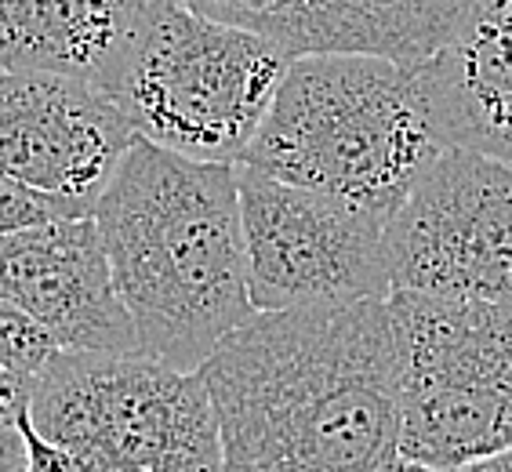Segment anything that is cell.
Here are the masks:
<instances>
[{"label": "cell", "instance_id": "8", "mask_svg": "<svg viewBox=\"0 0 512 472\" xmlns=\"http://www.w3.org/2000/svg\"><path fill=\"white\" fill-rule=\"evenodd\" d=\"M389 287L512 305V164L451 146L385 226Z\"/></svg>", "mask_w": 512, "mask_h": 472}, {"label": "cell", "instance_id": "15", "mask_svg": "<svg viewBox=\"0 0 512 472\" xmlns=\"http://www.w3.org/2000/svg\"><path fill=\"white\" fill-rule=\"evenodd\" d=\"M66 215H91V211H84L80 204H69L62 197H51V193H40L33 186H22V182H15L8 175H0V233L40 226V222L66 218Z\"/></svg>", "mask_w": 512, "mask_h": 472}, {"label": "cell", "instance_id": "12", "mask_svg": "<svg viewBox=\"0 0 512 472\" xmlns=\"http://www.w3.org/2000/svg\"><path fill=\"white\" fill-rule=\"evenodd\" d=\"M418 77L447 146L512 164V4L476 0Z\"/></svg>", "mask_w": 512, "mask_h": 472}, {"label": "cell", "instance_id": "18", "mask_svg": "<svg viewBox=\"0 0 512 472\" xmlns=\"http://www.w3.org/2000/svg\"><path fill=\"white\" fill-rule=\"evenodd\" d=\"M451 472H512V447H505V451H498V454H487L480 462H469Z\"/></svg>", "mask_w": 512, "mask_h": 472}, {"label": "cell", "instance_id": "5", "mask_svg": "<svg viewBox=\"0 0 512 472\" xmlns=\"http://www.w3.org/2000/svg\"><path fill=\"white\" fill-rule=\"evenodd\" d=\"M291 55L273 40L153 0L146 30L109 99L138 138L211 164H240Z\"/></svg>", "mask_w": 512, "mask_h": 472}, {"label": "cell", "instance_id": "9", "mask_svg": "<svg viewBox=\"0 0 512 472\" xmlns=\"http://www.w3.org/2000/svg\"><path fill=\"white\" fill-rule=\"evenodd\" d=\"M135 138L117 102L88 80L0 69V175L95 211Z\"/></svg>", "mask_w": 512, "mask_h": 472}, {"label": "cell", "instance_id": "3", "mask_svg": "<svg viewBox=\"0 0 512 472\" xmlns=\"http://www.w3.org/2000/svg\"><path fill=\"white\" fill-rule=\"evenodd\" d=\"M447 149L418 66L378 55H298L240 164L393 218Z\"/></svg>", "mask_w": 512, "mask_h": 472}, {"label": "cell", "instance_id": "14", "mask_svg": "<svg viewBox=\"0 0 512 472\" xmlns=\"http://www.w3.org/2000/svg\"><path fill=\"white\" fill-rule=\"evenodd\" d=\"M59 345L55 338L37 327L26 313H19L11 302L0 298V364L15 367V371H40L44 360L55 353Z\"/></svg>", "mask_w": 512, "mask_h": 472}, {"label": "cell", "instance_id": "6", "mask_svg": "<svg viewBox=\"0 0 512 472\" xmlns=\"http://www.w3.org/2000/svg\"><path fill=\"white\" fill-rule=\"evenodd\" d=\"M400 458L433 472L512 447V305L389 291Z\"/></svg>", "mask_w": 512, "mask_h": 472}, {"label": "cell", "instance_id": "13", "mask_svg": "<svg viewBox=\"0 0 512 472\" xmlns=\"http://www.w3.org/2000/svg\"><path fill=\"white\" fill-rule=\"evenodd\" d=\"M153 0H0V69L59 73L113 95Z\"/></svg>", "mask_w": 512, "mask_h": 472}, {"label": "cell", "instance_id": "2", "mask_svg": "<svg viewBox=\"0 0 512 472\" xmlns=\"http://www.w3.org/2000/svg\"><path fill=\"white\" fill-rule=\"evenodd\" d=\"M91 215L142 353L200 371L258 313L247 291L237 164L135 138Z\"/></svg>", "mask_w": 512, "mask_h": 472}, {"label": "cell", "instance_id": "10", "mask_svg": "<svg viewBox=\"0 0 512 472\" xmlns=\"http://www.w3.org/2000/svg\"><path fill=\"white\" fill-rule=\"evenodd\" d=\"M0 298L44 327L59 349H138L95 215L0 233Z\"/></svg>", "mask_w": 512, "mask_h": 472}, {"label": "cell", "instance_id": "11", "mask_svg": "<svg viewBox=\"0 0 512 472\" xmlns=\"http://www.w3.org/2000/svg\"><path fill=\"white\" fill-rule=\"evenodd\" d=\"M200 15L298 55H378L418 66L444 48L476 0H186Z\"/></svg>", "mask_w": 512, "mask_h": 472}, {"label": "cell", "instance_id": "4", "mask_svg": "<svg viewBox=\"0 0 512 472\" xmlns=\"http://www.w3.org/2000/svg\"><path fill=\"white\" fill-rule=\"evenodd\" d=\"M19 433L26 472H222L204 374L142 349H55Z\"/></svg>", "mask_w": 512, "mask_h": 472}, {"label": "cell", "instance_id": "20", "mask_svg": "<svg viewBox=\"0 0 512 472\" xmlns=\"http://www.w3.org/2000/svg\"><path fill=\"white\" fill-rule=\"evenodd\" d=\"M491 4H512V0H491Z\"/></svg>", "mask_w": 512, "mask_h": 472}, {"label": "cell", "instance_id": "19", "mask_svg": "<svg viewBox=\"0 0 512 472\" xmlns=\"http://www.w3.org/2000/svg\"><path fill=\"white\" fill-rule=\"evenodd\" d=\"M375 472H433V469H425V465H414V462H407V458H396V462L382 465V469H375Z\"/></svg>", "mask_w": 512, "mask_h": 472}, {"label": "cell", "instance_id": "16", "mask_svg": "<svg viewBox=\"0 0 512 472\" xmlns=\"http://www.w3.org/2000/svg\"><path fill=\"white\" fill-rule=\"evenodd\" d=\"M30 407V374L0 364V429H19Z\"/></svg>", "mask_w": 512, "mask_h": 472}, {"label": "cell", "instance_id": "1", "mask_svg": "<svg viewBox=\"0 0 512 472\" xmlns=\"http://www.w3.org/2000/svg\"><path fill=\"white\" fill-rule=\"evenodd\" d=\"M200 374L222 472H375L400 458L389 295L255 313Z\"/></svg>", "mask_w": 512, "mask_h": 472}, {"label": "cell", "instance_id": "17", "mask_svg": "<svg viewBox=\"0 0 512 472\" xmlns=\"http://www.w3.org/2000/svg\"><path fill=\"white\" fill-rule=\"evenodd\" d=\"M0 472H26V440L19 429H0Z\"/></svg>", "mask_w": 512, "mask_h": 472}, {"label": "cell", "instance_id": "7", "mask_svg": "<svg viewBox=\"0 0 512 472\" xmlns=\"http://www.w3.org/2000/svg\"><path fill=\"white\" fill-rule=\"evenodd\" d=\"M247 291L258 313L385 298L389 215L237 164Z\"/></svg>", "mask_w": 512, "mask_h": 472}]
</instances>
